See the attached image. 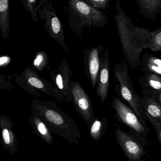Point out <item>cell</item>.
Here are the masks:
<instances>
[{"instance_id": "27", "label": "cell", "mask_w": 161, "mask_h": 161, "mask_svg": "<svg viewBox=\"0 0 161 161\" xmlns=\"http://www.w3.org/2000/svg\"><path fill=\"white\" fill-rule=\"evenodd\" d=\"M153 93H154L155 97H156L158 102H159L161 105V91H159V92H153Z\"/></svg>"}, {"instance_id": "12", "label": "cell", "mask_w": 161, "mask_h": 161, "mask_svg": "<svg viewBox=\"0 0 161 161\" xmlns=\"http://www.w3.org/2000/svg\"><path fill=\"white\" fill-rule=\"evenodd\" d=\"M30 126L35 135L49 145H51L53 136L48 128L43 121L34 115H31L29 118Z\"/></svg>"}, {"instance_id": "19", "label": "cell", "mask_w": 161, "mask_h": 161, "mask_svg": "<svg viewBox=\"0 0 161 161\" xmlns=\"http://www.w3.org/2000/svg\"><path fill=\"white\" fill-rule=\"evenodd\" d=\"M50 30L55 36H60L62 34L61 22L56 16L53 15L49 23Z\"/></svg>"}, {"instance_id": "25", "label": "cell", "mask_w": 161, "mask_h": 161, "mask_svg": "<svg viewBox=\"0 0 161 161\" xmlns=\"http://www.w3.org/2000/svg\"><path fill=\"white\" fill-rule=\"evenodd\" d=\"M26 2V5H27V7L31 11L32 14H34L35 11V6L36 5V1H30V0H28Z\"/></svg>"}, {"instance_id": "14", "label": "cell", "mask_w": 161, "mask_h": 161, "mask_svg": "<svg viewBox=\"0 0 161 161\" xmlns=\"http://www.w3.org/2000/svg\"><path fill=\"white\" fill-rule=\"evenodd\" d=\"M141 64L147 74L151 73L157 74L161 77V59L146 53L144 54Z\"/></svg>"}, {"instance_id": "5", "label": "cell", "mask_w": 161, "mask_h": 161, "mask_svg": "<svg viewBox=\"0 0 161 161\" xmlns=\"http://www.w3.org/2000/svg\"><path fill=\"white\" fill-rule=\"evenodd\" d=\"M116 139L125 156L130 161H143L147 155L144 146L130 133L120 129L115 130Z\"/></svg>"}, {"instance_id": "13", "label": "cell", "mask_w": 161, "mask_h": 161, "mask_svg": "<svg viewBox=\"0 0 161 161\" xmlns=\"http://www.w3.org/2000/svg\"><path fill=\"white\" fill-rule=\"evenodd\" d=\"M98 49L97 48L93 49L88 55V69L90 80L93 87H95L97 83L98 75L100 67Z\"/></svg>"}, {"instance_id": "15", "label": "cell", "mask_w": 161, "mask_h": 161, "mask_svg": "<svg viewBox=\"0 0 161 161\" xmlns=\"http://www.w3.org/2000/svg\"><path fill=\"white\" fill-rule=\"evenodd\" d=\"M138 81L143 89H149L153 92L161 91V77L157 74H147Z\"/></svg>"}, {"instance_id": "8", "label": "cell", "mask_w": 161, "mask_h": 161, "mask_svg": "<svg viewBox=\"0 0 161 161\" xmlns=\"http://www.w3.org/2000/svg\"><path fill=\"white\" fill-rule=\"evenodd\" d=\"M13 121L5 115L0 116V127L1 130L2 138L0 140L3 148L12 155L18 151L17 138L13 131Z\"/></svg>"}, {"instance_id": "22", "label": "cell", "mask_w": 161, "mask_h": 161, "mask_svg": "<svg viewBox=\"0 0 161 161\" xmlns=\"http://www.w3.org/2000/svg\"><path fill=\"white\" fill-rule=\"evenodd\" d=\"M88 3L91 7L97 9L105 11L109 3V0H88Z\"/></svg>"}, {"instance_id": "17", "label": "cell", "mask_w": 161, "mask_h": 161, "mask_svg": "<svg viewBox=\"0 0 161 161\" xmlns=\"http://www.w3.org/2000/svg\"><path fill=\"white\" fill-rule=\"evenodd\" d=\"M0 27L3 37L6 38L9 33V1H0Z\"/></svg>"}, {"instance_id": "7", "label": "cell", "mask_w": 161, "mask_h": 161, "mask_svg": "<svg viewBox=\"0 0 161 161\" xmlns=\"http://www.w3.org/2000/svg\"><path fill=\"white\" fill-rule=\"evenodd\" d=\"M69 3L73 10L82 19L88 20L91 25L97 27H103L108 23L106 15L103 12L84 2L74 0Z\"/></svg>"}, {"instance_id": "11", "label": "cell", "mask_w": 161, "mask_h": 161, "mask_svg": "<svg viewBox=\"0 0 161 161\" xmlns=\"http://www.w3.org/2000/svg\"><path fill=\"white\" fill-rule=\"evenodd\" d=\"M140 14L149 20H155L161 11V0H137Z\"/></svg>"}, {"instance_id": "24", "label": "cell", "mask_w": 161, "mask_h": 161, "mask_svg": "<svg viewBox=\"0 0 161 161\" xmlns=\"http://www.w3.org/2000/svg\"><path fill=\"white\" fill-rule=\"evenodd\" d=\"M55 80H56V85H57L58 88L60 90H64V80H63L62 75L60 74H58L56 76Z\"/></svg>"}, {"instance_id": "1", "label": "cell", "mask_w": 161, "mask_h": 161, "mask_svg": "<svg viewBox=\"0 0 161 161\" xmlns=\"http://www.w3.org/2000/svg\"><path fill=\"white\" fill-rule=\"evenodd\" d=\"M115 10L114 19L123 54L130 67L136 68L140 65L143 50L150 48V32L134 25L124 13L119 0L117 2Z\"/></svg>"}, {"instance_id": "2", "label": "cell", "mask_w": 161, "mask_h": 161, "mask_svg": "<svg viewBox=\"0 0 161 161\" xmlns=\"http://www.w3.org/2000/svg\"><path fill=\"white\" fill-rule=\"evenodd\" d=\"M32 114L47 125L51 133L58 135L71 144H78L81 138L75 121L55 103L35 100L31 104Z\"/></svg>"}, {"instance_id": "18", "label": "cell", "mask_w": 161, "mask_h": 161, "mask_svg": "<svg viewBox=\"0 0 161 161\" xmlns=\"http://www.w3.org/2000/svg\"><path fill=\"white\" fill-rule=\"evenodd\" d=\"M149 49L153 52L161 50V29H157L150 32Z\"/></svg>"}, {"instance_id": "26", "label": "cell", "mask_w": 161, "mask_h": 161, "mask_svg": "<svg viewBox=\"0 0 161 161\" xmlns=\"http://www.w3.org/2000/svg\"><path fill=\"white\" fill-rule=\"evenodd\" d=\"M11 61V58L8 56H2L0 58V65L1 66H4L8 64Z\"/></svg>"}, {"instance_id": "23", "label": "cell", "mask_w": 161, "mask_h": 161, "mask_svg": "<svg viewBox=\"0 0 161 161\" xmlns=\"http://www.w3.org/2000/svg\"><path fill=\"white\" fill-rule=\"evenodd\" d=\"M149 121L153 126V129L156 133V136L159 143L161 144V124L157 120H154L150 118H147Z\"/></svg>"}, {"instance_id": "21", "label": "cell", "mask_w": 161, "mask_h": 161, "mask_svg": "<svg viewBox=\"0 0 161 161\" xmlns=\"http://www.w3.org/2000/svg\"><path fill=\"white\" fill-rule=\"evenodd\" d=\"M47 62V57L46 53L40 52L37 53L34 61V65L36 68L38 70H42L45 67Z\"/></svg>"}, {"instance_id": "20", "label": "cell", "mask_w": 161, "mask_h": 161, "mask_svg": "<svg viewBox=\"0 0 161 161\" xmlns=\"http://www.w3.org/2000/svg\"><path fill=\"white\" fill-rule=\"evenodd\" d=\"M27 76L28 81L32 86L43 90H46L44 83L35 74L32 72H28Z\"/></svg>"}, {"instance_id": "4", "label": "cell", "mask_w": 161, "mask_h": 161, "mask_svg": "<svg viewBox=\"0 0 161 161\" xmlns=\"http://www.w3.org/2000/svg\"><path fill=\"white\" fill-rule=\"evenodd\" d=\"M111 107L114 110V116L117 120L129 127L130 130V133L143 146L146 145L147 143V136L150 132L147 126L140 120L129 106L117 97H113Z\"/></svg>"}, {"instance_id": "16", "label": "cell", "mask_w": 161, "mask_h": 161, "mask_svg": "<svg viewBox=\"0 0 161 161\" xmlns=\"http://www.w3.org/2000/svg\"><path fill=\"white\" fill-rule=\"evenodd\" d=\"M108 126V121L106 118L99 119L95 117L89 130V135L95 141H99L105 134Z\"/></svg>"}, {"instance_id": "9", "label": "cell", "mask_w": 161, "mask_h": 161, "mask_svg": "<svg viewBox=\"0 0 161 161\" xmlns=\"http://www.w3.org/2000/svg\"><path fill=\"white\" fill-rule=\"evenodd\" d=\"M109 70L110 59L109 51L106 50L104 56L100 63L99 72L97 80V93L100 98L101 101L103 103L108 96L109 87Z\"/></svg>"}, {"instance_id": "6", "label": "cell", "mask_w": 161, "mask_h": 161, "mask_svg": "<svg viewBox=\"0 0 161 161\" xmlns=\"http://www.w3.org/2000/svg\"><path fill=\"white\" fill-rule=\"evenodd\" d=\"M71 91L76 112L85 120L89 130L95 119L91 100L78 83L73 84Z\"/></svg>"}, {"instance_id": "10", "label": "cell", "mask_w": 161, "mask_h": 161, "mask_svg": "<svg viewBox=\"0 0 161 161\" xmlns=\"http://www.w3.org/2000/svg\"><path fill=\"white\" fill-rule=\"evenodd\" d=\"M141 94V105L146 118H150L161 124V105L154 93L149 89H143Z\"/></svg>"}, {"instance_id": "3", "label": "cell", "mask_w": 161, "mask_h": 161, "mask_svg": "<svg viewBox=\"0 0 161 161\" xmlns=\"http://www.w3.org/2000/svg\"><path fill=\"white\" fill-rule=\"evenodd\" d=\"M115 79L119 83V89H116L117 93L129 104L140 120L146 124V117L141 105V98L136 93L132 82L129 75L128 66L126 62L117 63L114 67Z\"/></svg>"}]
</instances>
